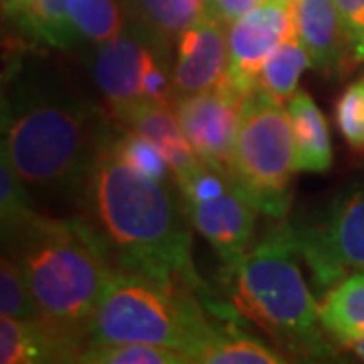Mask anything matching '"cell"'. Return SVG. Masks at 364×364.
<instances>
[{
  "instance_id": "9c48e42d",
  "label": "cell",
  "mask_w": 364,
  "mask_h": 364,
  "mask_svg": "<svg viewBox=\"0 0 364 364\" xmlns=\"http://www.w3.org/2000/svg\"><path fill=\"white\" fill-rule=\"evenodd\" d=\"M170 57V41L136 18L116 37L93 45L91 79L112 109L144 100V79L158 61Z\"/></svg>"
},
{
  "instance_id": "2e32d148",
  "label": "cell",
  "mask_w": 364,
  "mask_h": 364,
  "mask_svg": "<svg viewBox=\"0 0 364 364\" xmlns=\"http://www.w3.org/2000/svg\"><path fill=\"white\" fill-rule=\"evenodd\" d=\"M320 324L336 342L364 336V273H354L326 291L318 306Z\"/></svg>"
},
{
  "instance_id": "5b68a950",
  "label": "cell",
  "mask_w": 364,
  "mask_h": 364,
  "mask_svg": "<svg viewBox=\"0 0 364 364\" xmlns=\"http://www.w3.org/2000/svg\"><path fill=\"white\" fill-rule=\"evenodd\" d=\"M198 294L114 267L90 324V342H142L184 352L191 363L221 330Z\"/></svg>"
},
{
  "instance_id": "484cf974",
  "label": "cell",
  "mask_w": 364,
  "mask_h": 364,
  "mask_svg": "<svg viewBox=\"0 0 364 364\" xmlns=\"http://www.w3.org/2000/svg\"><path fill=\"white\" fill-rule=\"evenodd\" d=\"M334 117L348 148L356 154H364V75L340 93Z\"/></svg>"
},
{
  "instance_id": "e0dca14e",
  "label": "cell",
  "mask_w": 364,
  "mask_h": 364,
  "mask_svg": "<svg viewBox=\"0 0 364 364\" xmlns=\"http://www.w3.org/2000/svg\"><path fill=\"white\" fill-rule=\"evenodd\" d=\"M310 65H312V59L306 51V47L301 45L298 35H291L265 61L259 73L257 87L279 104L289 102L291 95L298 91L301 73Z\"/></svg>"
},
{
  "instance_id": "8fae6325",
  "label": "cell",
  "mask_w": 364,
  "mask_h": 364,
  "mask_svg": "<svg viewBox=\"0 0 364 364\" xmlns=\"http://www.w3.org/2000/svg\"><path fill=\"white\" fill-rule=\"evenodd\" d=\"M291 35H296L291 4L263 2L237 18L227 28L229 63L223 79L241 95H247L257 87L265 61Z\"/></svg>"
},
{
  "instance_id": "83f0119b",
  "label": "cell",
  "mask_w": 364,
  "mask_h": 364,
  "mask_svg": "<svg viewBox=\"0 0 364 364\" xmlns=\"http://www.w3.org/2000/svg\"><path fill=\"white\" fill-rule=\"evenodd\" d=\"M263 2L265 0H219L217 9H215V16L221 18L223 23L229 26L237 18H241V16H245L251 11H255Z\"/></svg>"
},
{
  "instance_id": "d6986e66",
  "label": "cell",
  "mask_w": 364,
  "mask_h": 364,
  "mask_svg": "<svg viewBox=\"0 0 364 364\" xmlns=\"http://www.w3.org/2000/svg\"><path fill=\"white\" fill-rule=\"evenodd\" d=\"M286 360L279 352L231 324V318L196 358V363L203 364H282Z\"/></svg>"
},
{
  "instance_id": "8992f818",
  "label": "cell",
  "mask_w": 364,
  "mask_h": 364,
  "mask_svg": "<svg viewBox=\"0 0 364 364\" xmlns=\"http://www.w3.org/2000/svg\"><path fill=\"white\" fill-rule=\"evenodd\" d=\"M296 152L289 114L259 87L243 97L233 181L273 221H284L294 200Z\"/></svg>"
},
{
  "instance_id": "7a4b0ae2",
  "label": "cell",
  "mask_w": 364,
  "mask_h": 364,
  "mask_svg": "<svg viewBox=\"0 0 364 364\" xmlns=\"http://www.w3.org/2000/svg\"><path fill=\"white\" fill-rule=\"evenodd\" d=\"M112 132L90 100L39 67L13 77L2 100V156L45 195L79 198Z\"/></svg>"
},
{
  "instance_id": "ffe728a7",
  "label": "cell",
  "mask_w": 364,
  "mask_h": 364,
  "mask_svg": "<svg viewBox=\"0 0 364 364\" xmlns=\"http://www.w3.org/2000/svg\"><path fill=\"white\" fill-rule=\"evenodd\" d=\"M69 18L79 41L100 45L128 25V9L117 0H67Z\"/></svg>"
},
{
  "instance_id": "3957f363",
  "label": "cell",
  "mask_w": 364,
  "mask_h": 364,
  "mask_svg": "<svg viewBox=\"0 0 364 364\" xmlns=\"http://www.w3.org/2000/svg\"><path fill=\"white\" fill-rule=\"evenodd\" d=\"M4 247L25 273L43 322L85 348L91 318L114 269L90 225L81 217L37 215Z\"/></svg>"
},
{
  "instance_id": "6da1fadb",
  "label": "cell",
  "mask_w": 364,
  "mask_h": 364,
  "mask_svg": "<svg viewBox=\"0 0 364 364\" xmlns=\"http://www.w3.org/2000/svg\"><path fill=\"white\" fill-rule=\"evenodd\" d=\"M81 219L91 227L117 269L203 294L193 261V225L181 193L132 168L109 138L79 195Z\"/></svg>"
},
{
  "instance_id": "603a6c76",
  "label": "cell",
  "mask_w": 364,
  "mask_h": 364,
  "mask_svg": "<svg viewBox=\"0 0 364 364\" xmlns=\"http://www.w3.org/2000/svg\"><path fill=\"white\" fill-rule=\"evenodd\" d=\"M109 146L114 148L117 156L124 162H128L132 168L142 172L144 176L170 184V186H176V176H174V170L168 164L166 156L158 150L154 144L148 142L142 136H138L136 132L114 130L109 136Z\"/></svg>"
},
{
  "instance_id": "5bb4252c",
  "label": "cell",
  "mask_w": 364,
  "mask_h": 364,
  "mask_svg": "<svg viewBox=\"0 0 364 364\" xmlns=\"http://www.w3.org/2000/svg\"><path fill=\"white\" fill-rule=\"evenodd\" d=\"M296 35L324 75H338L348 59V47L334 0H291Z\"/></svg>"
},
{
  "instance_id": "ac0fdd59",
  "label": "cell",
  "mask_w": 364,
  "mask_h": 364,
  "mask_svg": "<svg viewBox=\"0 0 364 364\" xmlns=\"http://www.w3.org/2000/svg\"><path fill=\"white\" fill-rule=\"evenodd\" d=\"M126 9L130 18L172 43L205 14V0H126Z\"/></svg>"
},
{
  "instance_id": "4fadbf2b",
  "label": "cell",
  "mask_w": 364,
  "mask_h": 364,
  "mask_svg": "<svg viewBox=\"0 0 364 364\" xmlns=\"http://www.w3.org/2000/svg\"><path fill=\"white\" fill-rule=\"evenodd\" d=\"M112 112L128 130L136 132L138 136L154 144L166 156L168 164L174 170L176 186L186 178H191L196 170L203 168L200 160L196 158L182 132L176 112L170 104L140 100L134 104L116 107Z\"/></svg>"
},
{
  "instance_id": "9a60e30c",
  "label": "cell",
  "mask_w": 364,
  "mask_h": 364,
  "mask_svg": "<svg viewBox=\"0 0 364 364\" xmlns=\"http://www.w3.org/2000/svg\"><path fill=\"white\" fill-rule=\"evenodd\" d=\"M287 114L294 132V152L298 172H328L334 160L330 126L322 109L314 104L310 93L296 91L287 104Z\"/></svg>"
},
{
  "instance_id": "44dd1931",
  "label": "cell",
  "mask_w": 364,
  "mask_h": 364,
  "mask_svg": "<svg viewBox=\"0 0 364 364\" xmlns=\"http://www.w3.org/2000/svg\"><path fill=\"white\" fill-rule=\"evenodd\" d=\"M81 364H191L184 352L142 342H90L79 352Z\"/></svg>"
},
{
  "instance_id": "7402d4cb",
  "label": "cell",
  "mask_w": 364,
  "mask_h": 364,
  "mask_svg": "<svg viewBox=\"0 0 364 364\" xmlns=\"http://www.w3.org/2000/svg\"><path fill=\"white\" fill-rule=\"evenodd\" d=\"M21 25L26 33L57 49H73L81 43L71 25L67 0H31Z\"/></svg>"
},
{
  "instance_id": "1f68e13d",
  "label": "cell",
  "mask_w": 364,
  "mask_h": 364,
  "mask_svg": "<svg viewBox=\"0 0 364 364\" xmlns=\"http://www.w3.org/2000/svg\"><path fill=\"white\" fill-rule=\"evenodd\" d=\"M265 2H273V4H291V0H265Z\"/></svg>"
},
{
  "instance_id": "4316f807",
  "label": "cell",
  "mask_w": 364,
  "mask_h": 364,
  "mask_svg": "<svg viewBox=\"0 0 364 364\" xmlns=\"http://www.w3.org/2000/svg\"><path fill=\"white\" fill-rule=\"evenodd\" d=\"M350 63H364V0H334Z\"/></svg>"
},
{
  "instance_id": "f1b7e54d",
  "label": "cell",
  "mask_w": 364,
  "mask_h": 364,
  "mask_svg": "<svg viewBox=\"0 0 364 364\" xmlns=\"http://www.w3.org/2000/svg\"><path fill=\"white\" fill-rule=\"evenodd\" d=\"M31 0H2V14L9 16V18H16L21 21L23 14L26 13Z\"/></svg>"
},
{
  "instance_id": "7c38bea8",
  "label": "cell",
  "mask_w": 364,
  "mask_h": 364,
  "mask_svg": "<svg viewBox=\"0 0 364 364\" xmlns=\"http://www.w3.org/2000/svg\"><path fill=\"white\" fill-rule=\"evenodd\" d=\"M229 47L225 23L203 14L181 37L174 59V95H191L215 87L227 71Z\"/></svg>"
},
{
  "instance_id": "cb8c5ba5",
  "label": "cell",
  "mask_w": 364,
  "mask_h": 364,
  "mask_svg": "<svg viewBox=\"0 0 364 364\" xmlns=\"http://www.w3.org/2000/svg\"><path fill=\"white\" fill-rule=\"evenodd\" d=\"M25 182L14 172L9 158L2 156L0 164V221H2V241L18 233L26 223L33 221L39 213L33 208Z\"/></svg>"
},
{
  "instance_id": "f546056e",
  "label": "cell",
  "mask_w": 364,
  "mask_h": 364,
  "mask_svg": "<svg viewBox=\"0 0 364 364\" xmlns=\"http://www.w3.org/2000/svg\"><path fill=\"white\" fill-rule=\"evenodd\" d=\"M342 346H344V348H348L354 356H358V358L364 363V336H360V338L346 340V342H342Z\"/></svg>"
},
{
  "instance_id": "d6a6232c",
  "label": "cell",
  "mask_w": 364,
  "mask_h": 364,
  "mask_svg": "<svg viewBox=\"0 0 364 364\" xmlns=\"http://www.w3.org/2000/svg\"><path fill=\"white\" fill-rule=\"evenodd\" d=\"M205 4H207V0H205Z\"/></svg>"
},
{
  "instance_id": "ba28073f",
  "label": "cell",
  "mask_w": 364,
  "mask_h": 364,
  "mask_svg": "<svg viewBox=\"0 0 364 364\" xmlns=\"http://www.w3.org/2000/svg\"><path fill=\"white\" fill-rule=\"evenodd\" d=\"M176 188L193 227L217 251L225 272L233 269L251 249L257 207L231 176L207 166L196 170Z\"/></svg>"
},
{
  "instance_id": "4dcf8cb0",
  "label": "cell",
  "mask_w": 364,
  "mask_h": 364,
  "mask_svg": "<svg viewBox=\"0 0 364 364\" xmlns=\"http://www.w3.org/2000/svg\"><path fill=\"white\" fill-rule=\"evenodd\" d=\"M217 2H219V0H207V4H205V14H208V16H215Z\"/></svg>"
},
{
  "instance_id": "277c9868",
  "label": "cell",
  "mask_w": 364,
  "mask_h": 364,
  "mask_svg": "<svg viewBox=\"0 0 364 364\" xmlns=\"http://www.w3.org/2000/svg\"><path fill=\"white\" fill-rule=\"evenodd\" d=\"M279 221L265 227L247 255L227 272L233 310L287 352L326 358L334 350L318 326V306L299 272L291 225Z\"/></svg>"
},
{
  "instance_id": "d4e9b609",
  "label": "cell",
  "mask_w": 364,
  "mask_h": 364,
  "mask_svg": "<svg viewBox=\"0 0 364 364\" xmlns=\"http://www.w3.org/2000/svg\"><path fill=\"white\" fill-rule=\"evenodd\" d=\"M0 312L18 322L43 320L35 296L28 287L25 273L13 255H2L0 261Z\"/></svg>"
},
{
  "instance_id": "30bf717a",
  "label": "cell",
  "mask_w": 364,
  "mask_h": 364,
  "mask_svg": "<svg viewBox=\"0 0 364 364\" xmlns=\"http://www.w3.org/2000/svg\"><path fill=\"white\" fill-rule=\"evenodd\" d=\"M243 97L221 79L210 90L182 95L174 102L182 132L200 164L231 178Z\"/></svg>"
},
{
  "instance_id": "52a82bcc",
  "label": "cell",
  "mask_w": 364,
  "mask_h": 364,
  "mask_svg": "<svg viewBox=\"0 0 364 364\" xmlns=\"http://www.w3.org/2000/svg\"><path fill=\"white\" fill-rule=\"evenodd\" d=\"M289 225L298 255L320 289L364 273V178L342 186Z\"/></svg>"
}]
</instances>
